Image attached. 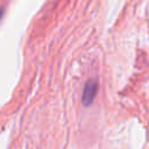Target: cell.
Listing matches in <instances>:
<instances>
[{
    "label": "cell",
    "mask_w": 149,
    "mask_h": 149,
    "mask_svg": "<svg viewBox=\"0 0 149 149\" xmlns=\"http://www.w3.org/2000/svg\"><path fill=\"white\" fill-rule=\"evenodd\" d=\"M98 81L95 79H90L86 81L85 86H84V91H83V94H81V102L84 106H90L95 95H97V92H98Z\"/></svg>",
    "instance_id": "6da1fadb"
},
{
    "label": "cell",
    "mask_w": 149,
    "mask_h": 149,
    "mask_svg": "<svg viewBox=\"0 0 149 149\" xmlns=\"http://www.w3.org/2000/svg\"><path fill=\"white\" fill-rule=\"evenodd\" d=\"M1 16H2V9H0V19H1Z\"/></svg>",
    "instance_id": "7a4b0ae2"
}]
</instances>
